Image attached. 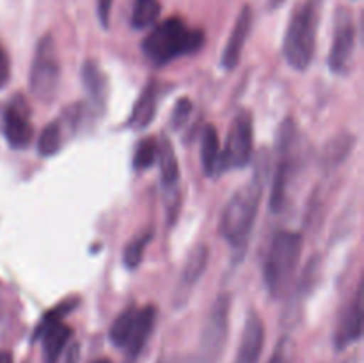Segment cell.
Here are the masks:
<instances>
[{
    "mask_svg": "<svg viewBox=\"0 0 364 363\" xmlns=\"http://www.w3.org/2000/svg\"><path fill=\"white\" fill-rule=\"evenodd\" d=\"M267 177H269V162H267V157L262 155L256 162L252 178H249L240 189H237L220 216L219 233L223 235V238H226L228 244L233 248L235 256L238 255V258L244 256L245 249H247L249 237L255 228L259 203H262Z\"/></svg>",
    "mask_w": 364,
    "mask_h": 363,
    "instance_id": "cell-1",
    "label": "cell"
},
{
    "mask_svg": "<svg viewBox=\"0 0 364 363\" xmlns=\"http://www.w3.org/2000/svg\"><path fill=\"white\" fill-rule=\"evenodd\" d=\"M206 36L201 28H191L181 18H167L155 25L142 39V52L156 66L173 63L174 59L199 52L205 46Z\"/></svg>",
    "mask_w": 364,
    "mask_h": 363,
    "instance_id": "cell-2",
    "label": "cell"
},
{
    "mask_svg": "<svg viewBox=\"0 0 364 363\" xmlns=\"http://www.w3.org/2000/svg\"><path fill=\"white\" fill-rule=\"evenodd\" d=\"M318 31V4L306 0L290 18L284 34L283 52L288 64L295 70H308L313 63Z\"/></svg>",
    "mask_w": 364,
    "mask_h": 363,
    "instance_id": "cell-3",
    "label": "cell"
},
{
    "mask_svg": "<svg viewBox=\"0 0 364 363\" xmlns=\"http://www.w3.org/2000/svg\"><path fill=\"white\" fill-rule=\"evenodd\" d=\"M302 253V237L297 231L281 230L274 235L270 244L269 255H267L265 267H263V278H265L267 288L274 298L281 295L284 288L290 285L295 270L299 267Z\"/></svg>",
    "mask_w": 364,
    "mask_h": 363,
    "instance_id": "cell-4",
    "label": "cell"
},
{
    "mask_svg": "<svg viewBox=\"0 0 364 363\" xmlns=\"http://www.w3.org/2000/svg\"><path fill=\"white\" fill-rule=\"evenodd\" d=\"M31 91L41 102H53L60 85V63L55 41L50 34L39 39L31 66Z\"/></svg>",
    "mask_w": 364,
    "mask_h": 363,
    "instance_id": "cell-5",
    "label": "cell"
},
{
    "mask_svg": "<svg viewBox=\"0 0 364 363\" xmlns=\"http://www.w3.org/2000/svg\"><path fill=\"white\" fill-rule=\"evenodd\" d=\"M297 146H299V130L294 120H287L279 128L277 134V152H279V162H277L276 177H274L272 191H270V210L281 212L288 198V187H290L291 177L297 167Z\"/></svg>",
    "mask_w": 364,
    "mask_h": 363,
    "instance_id": "cell-6",
    "label": "cell"
},
{
    "mask_svg": "<svg viewBox=\"0 0 364 363\" xmlns=\"http://www.w3.org/2000/svg\"><path fill=\"white\" fill-rule=\"evenodd\" d=\"M230 295L220 294L206 317L199 338V349L196 352L205 363H219L226 347L230 331Z\"/></svg>",
    "mask_w": 364,
    "mask_h": 363,
    "instance_id": "cell-7",
    "label": "cell"
},
{
    "mask_svg": "<svg viewBox=\"0 0 364 363\" xmlns=\"http://www.w3.org/2000/svg\"><path fill=\"white\" fill-rule=\"evenodd\" d=\"M252 142H255V125L249 110H240L235 116L228 132L226 146L220 153V173L226 169H242L251 162Z\"/></svg>",
    "mask_w": 364,
    "mask_h": 363,
    "instance_id": "cell-8",
    "label": "cell"
},
{
    "mask_svg": "<svg viewBox=\"0 0 364 363\" xmlns=\"http://www.w3.org/2000/svg\"><path fill=\"white\" fill-rule=\"evenodd\" d=\"M355 50V27L352 14L345 7L338 11L333 45L329 52V68L333 73H347Z\"/></svg>",
    "mask_w": 364,
    "mask_h": 363,
    "instance_id": "cell-9",
    "label": "cell"
},
{
    "mask_svg": "<svg viewBox=\"0 0 364 363\" xmlns=\"http://www.w3.org/2000/svg\"><path fill=\"white\" fill-rule=\"evenodd\" d=\"M4 135L13 149H25L34 139V128L28 120V107L23 100L16 98L4 110Z\"/></svg>",
    "mask_w": 364,
    "mask_h": 363,
    "instance_id": "cell-10",
    "label": "cell"
},
{
    "mask_svg": "<svg viewBox=\"0 0 364 363\" xmlns=\"http://www.w3.org/2000/svg\"><path fill=\"white\" fill-rule=\"evenodd\" d=\"M208 260L210 248L205 242H199V244H196L194 248H192V251L188 253L187 258H185L180 278H178V287L176 292H174V305H185V301L188 299L191 292L194 290L198 281L201 280V276L205 274L206 267H208Z\"/></svg>",
    "mask_w": 364,
    "mask_h": 363,
    "instance_id": "cell-11",
    "label": "cell"
},
{
    "mask_svg": "<svg viewBox=\"0 0 364 363\" xmlns=\"http://www.w3.org/2000/svg\"><path fill=\"white\" fill-rule=\"evenodd\" d=\"M159 164H160V178L166 189V209L169 214V221L173 223L176 217L178 209V180H180V164H178L176 153L169 139L164 137L159 142Z\"/></svg>",
    "mask_w": 364,
    "mask_h": 363,
    "instance_id": "cell-12",
    "label": "cell"
},
{
    "mask_svg": "<svg viewBox=\"0 0 364 363\" xmlns=\"http://www.w3.org/2000/svg\"><path fill=\"white\" fill-rule=\"evenodd\" d=\"M363 335V295L361 287L355 292L354 299L341 315L338 330L334 333V347L338 351H343L348 345L355 344Z\"/></svg>",
    "mask_w": 364,
    "mask_h": 363,
    "instance_id": "cell-13",
    "label": "cell"
},
{
    "mask_svg": "<svg viewBox=\"0 0 364 363\" xmlns=\"http://www.w3.org/2000/svg\"><path fill=\"white\" fill-rule=\"evenodd\" d=\"M263 344H265V327L262 319L256 312H249L235 363H258Z\"/></svg>",
    "mask_w": 364,
    "mask_h": 363,
    "instance_id": "cell-14",
    "label": "cell"
},
{
    "mask_svg": "<svg viewBox=\"0 0 364 363\" xmlns=\"http://www.w3.org/2000/svg\"><path fill=\"white\" fill-rule=\"evenodd\" d=\"M251 25H252V11L249 6L242 7L240 14H238L237 21H235V27L231 31L230 39H228L226 46L223 50V66L226 68L228 71L235 70L240 63L242 57V50H244L245 41H247V36L251 32Z\"/></svg>",
    "mask_w": 364,
    "mask_h": 363,
    "instance_id": "cell-15",
    "label": "cell"
},
{
    "mask_svg": "<svg viewBox=\"0 0 364 363\" xmlns=\"http://www.w3.org/2000/svg\"><path fill=\"white\" fill-rule=\"evenodd\" d=\"M156 322V306H144L139 308L137 324L134 327V333L128 338L127 345L123 347L124 351V363H137L139 356L144 351L146 344H148L149 337L153 333V327Z\"/></svg>",
    "mask_w": 364,
    "mask_h": 363,
    "instance_id": "cell-16",
    "label": "cell"
},
{
    "mask_svg": "<svg viewBox=\"0 0 364 363\" xmlns=\"http://www.w3.org/2000/svg\"><path fill=\"white\" fill-rule=\"evenodd\" d=\"M354 144L355 137L352 134H348V132H343V134H338L334 137H331L323 144L322 152H320V167H323L327 171L338 167L341 162L347 160V157L354 149Z\"/></svg>",
    "mask_w": 364,
    "mask_h": 363,
    "instance_id": "cell-17",
    "label": "cell"
},
{
    "mask_svg": "<svg viewBox=\"0 0 364 363\" xmlns=\"http://www.w3.org/2000/svg\"><path fill=\"white\" fill-rule=\"evenodd\" d=\"M156 100H159V88H156L155 80H149V84L146 85L144 91L141 93L139 100L135 102L134 110H132V116L128 123H130L134 128H139V130L148 127V125L155 120Z\"/></svg>",
    "mask_w": 364,
    "mask_h": 363,
    "instance_id": "cell-18",
    "label": "cell"
},
{
    "mask_svg": "<svg viewBox=\"0 0 364 363\" xmlns=\"http://www.w3.org/2000/svg\"><path fill=\"white\" fill-rule=\"evenodd\" d=\"M82 80L89 98L98 110L105 109L107 103V77L95 60H85L82 66Z\"/></svg>",
    "mask_w": 364,
    "mask_h": 363,
    "instance_id": "cell-19",
    "label": "cell"
},
{
    "mask_svg": "<svg viewBox=\"0 0 364 363\" xmlns=\"http://www.w3.org/2000/svg\"><path fill=\"white\" fill-rule=\"evenodd\" d=\"M39 340L43 342V359H45V363H52L66 349V345L73 340V330L68 324L57 322L43 331Z\"/></svg>",
    "mask_w": 364,
    "mask_h": 363,
    "instance_id": "cell-20",
    "label": "cell"
},
{
    "mask_svg": "<svg viewBox=\"0 0 364 363\" xmlns=\"http://www.w3.org/2000/svg\"><path fill=\"white\" fill-rule=\"evenodd\" d=\"M201 164L206 177L217 178L220 174V141L217 128L206 125L201 135Z\"/></svg>",
    "mask_w": 364,
    "mask_h": 363,
    "instance_id": "cell-21",
    "label": "cell"
},
{
    "mask_svg": "<svg viewBox=\"0 0 364 363\" xmlns=\"http://www.w3.org/2000/svg\"><path fill=\"white\" fill-rule=\"evenodd\" d=\"M137 317L139 308L137 306H132V308H127L123 313H119V317L114 320L109 330V338L116 347L123 349L127 345L128 338L132 337L135 324H137Z\"/></svg>",
    "mask_w": 364,
    "mask_h": 363,
    "instance_id": "cell-22",
    "label": "cell"
},
{
    "mask_svg": "<svg viewBox=\"0 0 364 363\" xmlns=\"http://www.w3.org/2000/svg\"><path fill=\"white\" fill-rule=\"evenodd\" d=\"M160 13H162V6L159 0H134V7H132V27L142 31V28L153 27L159 20Z\"/></svg>",
    "mask_w": 364,
    "mask_h": 363,
    "instance_id": "cell-23",
    "label": "cell"
},
{
    "mask_svg": "<svg viewBox=\"0 0 364 363\" xmlns=\"http://www.w3.org/2000/svg\"><path fill=\"white\" fill-rule=\"evenodd\" d=\"M80 305V299L78 298H70L66 299V301L59 302V305H55L53 308H50L48 312L45 313V315L41 317V320L38 322V326H36L34 330V335H32V340H38L39 337H41V333L45 330H48L50 326H53V324L57 322H63L64 317L68 315V313L73 312L77 306Z\"/></svg>",
    "mask_w": 364,
    "mask_h": 363,
    "instance_id": "cell-24",
    "label": "cell"
},
{
    "mask_svg": "<svg viewBox=\"0 0 364 363\" xmlns=\"http://www.w3.org/2000/svg\"><path fill=\"white\" fill-rule=\"evenodd\" d=\"M64 141V130L60 121L48 123L38 139V152L41 157H52L60 149Z\"/></svg>",
    "mask_w": 364,
    "mask_h": 363,
    "instance_id": "cell-25",
    "label": "cell"
},
{
    "mask_svg": "<svg viewBox=\"0 0 364 363\" xmlns=\"http://www.w3.org/2000/svg\"><path fill=\"white\" fill-rule=\"evenodd\" d=\"M151 237H153V231L148 230L144 231V233L137 235L132 242H128L123 253V262L128 269H135V267L141 265L142 256H144V251H146V246L149 244Z\"/></svg>",
    "mask_w": 364,
    "mask_h": 363,
    "instance_id": "cell-26",
    "label": "cell"
},
{
    "mask_svg": "<svg viewBox=\"0 0 364 363\" xmlns=\"http://www.w3.org/2000/svg\"><path fill=\"white\" fill-rule=\"evenodd\" d=\"M156 157H159V142L155 137H146L135 148L134 155V169L135 171H146L155 164Z\"/></svg>",
    "mask_w": 364,
    "mask_h": 363,
    "instance_id": "cell-27",
    "label": "cell"
},
{
    "mask_svg": "<svg viewBox=\"0 0 364 363\" xmlns=\"http://www.w3.org/2000/svg\"><path fill=\"white\" fill-rule=\"evenodd\" d=\"M192 109H194V105H192L191 98L183 96V98L178 100L176 105H174L173 109V114H171V125H173L174 130H180V128L187 123L188 117H191L192 114Z\"/></svg>",
    "mask_w": 364,
    "mask_h": 363,
    "instance_id": "cell-28",
    "label": "cell"
},
{
    "mask_svg": "<svg viewBox=\"0 0 364 363\" xmlns=\"http://www.w3.org/2000/svg\"><path fill=\"white\" fill-rule=\"evenodd\" d=\"M294 354H295L294 342H291L290 337H283L279 342H277L269 363H294Z\"/></svg>",
    "mask_w": 364,
    "mask_h": 363,
    "instance_id": "cell-29",
    "label": "cell"
},
{
    "mask_svg": "<svg viewBox=\"0 0 364 363\" xmlns=\"http://www.w3.org/2000/svg\"><path fill=\"white\" fill-rule=\"evenodd\" d=\"M78 358H80V345L75 340H71L66 345V349L52 363H78Z\"/></svg>",
    "mask_w": 364,
    "mask_h": 363,
    "instance_id": "cell-30",
    "label": "cell"
},
{
    "mask_svg": "<svg viewBox=\"0 0 364 363\" xmlns=\"http://www.w3.org/2000/svg\"><path fill=\"white\" fill-rule=\"evenodd\" d=\"M114 0H96V11H98V20L103 28L109 27L110 23V11H112Z\"/></svg>",
    "mask_w": 364,
    "mask_h": 363,
    "instance_id": "cell-31",
    "label": "cell"
},
{
    "mask_svg": "<svg viewBox=\"0 0 364 363\" xmlns=\"http://www.w3.org/2000/svg\"><path fill=\"white\" fill-rule=\"evenodd\" d=\"M11 77V64H9V57H7L6 48L0 45V89L9 82Z\"/></svg>",
    "mask_w": 364,
    "mask_h": 363,
    "instance_id": "cell-32",
    "label": "cell"
},
{
    "mask_svg": "<svg viewBox=\"0 0 364 363\" xmlns=\"http://www.w3.org/2000/svg\"><path fill=\"white\" fill-rule=\"evenodd\" d=\"M156 363H205L198 354H167Z\"/></svg>",
    "mask_w": 364,
    "mask_h": 363,
    "instance_id": "cell-33",
    "label": "cell"
},
{
    "mask_svg": "<svg viewBox=\"0 0 364 363\" xmlns=\"http://www.w3.org/2000/svg\"><path fill=\"white\" fill-rule=\"evenodd\" d=\"M0 363H13V356H11V352L7 351L0 352Z\"/></svg>",
    "mask_w": 364,
    "mask_h": 363,
    "instance_id": "cell-34",
    "label": "cell"
},
{
    "mask_svg": "<svg viewBox=\"0 0 364 363\" xmlns=\"http://www.w3.org/2000/svg\"><path fill=\"white\" fill-rule=\"evenodd\" d=\"M91 363H112V362H110L109 358H100V359H95V362H91Z\"/></svg>",
    "mask_w": 364,
    "mask_h": 363,
    "instance_id": "cell-35",
    "label": "cell"
},
{
    "mask_svg": "<svg viewBox=\"0 0 364 363\" xmlns=\"http://www.w3.org/2000/svg\"><path fill=\"white\" fill-rule=\"evenodd\" d=\"M281 2H283V0H270V7H276V6H279Z\"/></svg>",
    "mask_w": 364,
    "mask_h": 363,
    "instance_id": "cell-36",
    "label": "cell"
}]
</instances>
